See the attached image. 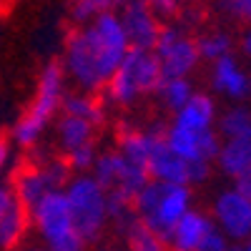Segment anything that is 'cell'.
Instances as JSON below:
<instances>
[{
    "label": "cell",
    "instance_id": "cell-1",
    "mask_svg": "<svg viewBox=\"0 0 251 251\" xmlns=\"http://www.w3.org/2000/svg\"><path fill=\"white\" fill-rule=\"evenodd\" d=\"M128 50L131 43L118 13L98 15L88 25L68 30L60 55L68 86L100 96Z\"/></svg>",
    "mask_w": 251,
    "mask_h": 251
},
{
    "label": "cell",
    "instance_id": "cell-8",
    "mask_svg": "<svg viewBox=\"0 0 251 251\" xmlns=\"http://www.w3.org/2000/svg\"><path fill=\"white\" fill-rule=\"evenodd\" d=\"M153 53L158 58L163 78H191L201 66L196 38L176 23L161 25Z\"/></svg>",
    "mask_w": 251,
    "mask_h": 251
},
{
    "label": "cell",
    "instance_id": "cell-20",
    "mask_svg": "<svg viewBox=\"0 0 251 251\" xmlns=\"http://www.w3.org/2000/svg\"><path fill=\"white\" fill-rule=\"evenodd\" d=\"M60 113L83 118V121L93 123L96 128H100L108 118V106L103 103V98L98 93H86V91H78V88H68V93L63 96Z\"/></svg>",
    "mask_w": 251,
    "mask_h": 251
},
{
    "label": "cell",
    "instance_id": "cell-6",
    "mask_svg": "<svg viewBox=\"0 0 251 251\" xmlns=\"http://www.w3.org/2000/svg\"><path fill=\"white\" fill-rule=\"evenodd\" d=\"M63 194H66L75 228L83 236V241L88 246L98 244L111 228L108 191L91 174H80V176H71V181L63 188Z\"/></svg>",
    "mask_w": 251,
    "mask_h": 251
},
{
    "label": "cell",
    "instance_id": "cell-10",
    "mask_svg": "<svg viewBox=\"0 0 251 251\" xmlns=\"http://www.w3.org/2000/svg\"><path fill=\"white\" fill-rule=\"evenodd\" d=\"M91 176L106 188V191H123L131 199H136V194L151 181L149 171H146L143 166L128 161L116 146L113 149H100V156L93 166Z\"/></svg>",
    "mask_w": 251,
    "mask_h": 251
},
{
    "label": "cell",
    "instance_id": "cell-15",
    "mask_svg": "<svg viewBox=\"0 0 251 251\" xmlns=\"http://www.w3.org/2000/svg\"><path fill=\"white\" fill-rule=\"evenodd\" d=\"M219 98L211 91H196L194 98L186 103V106L171 116V126L183 131H194V133H206V131H216L219 123Z\"/></svg>",
    "mask_w": 251,
    "mask_h": 251
},
{
    "label": "cell",
    "instance_id": "cell-37",
    "mask_svg": "<svg viewBox=\"0 0 251 251\" xmlns=\"http://www.w3.org/2000/svg\"><path fill=\"white\" fill-rule=\"evenodd\" d=\"M108 251H126V249H108Z\"/></svg>",
    "mask_w": 251,
    "mask_h": 251
},
{
    "label": "cell",
    "instance_id": "cell-16",
    "mask_svg": "<svg viewBox=\"0 0 251 251\" xmlns=\"http://www.w3.org/2000/svg\"><path fill=\"white\" fill-rule=\"evenodd\" d=\"M214 219L206 208L194 206L171 231L166 236V244H169V251H196L201 246V241L214 231Z\"/></svg>",
    "mask_w": 251,
    "mask_h": 251
},
{
    "label": "cell",
    "instance_id": "cell-36",
    "mask_svg": "<svg viewBox=\"0 0 251 251\" xmlns=\"http://www.w3.org/2000/svg\"><path fill=\"white\" fill-rule=\"evenodd\" d=\"M228 251H241V244H231V249Z\"/></svg>",
    "mask_w": 251,
    "mask_h": 251
},
{
    "label": "cell",
    "instance_id": "cell-17",
    "mask_svg": "<svg viewBox=\"0 0 251 251\" xmlns=\"http://www.w3.org/2000/svg\"><path fill=\"white\" fill-rule=\"evenodd\" d=\"M146 171H149L151 181L188 186V163L178 153L171 151V146L166 143V131L156 136L151 156H149V163H146Z\"/></svg>",
    "mask_w": 251,
    "mask_h": 251
},
{
    "label": "cell",
    "instance_id": "cell-18",
    "mask_svg": "<svg viewBox=\"0 0 251 251\" xmlns=\"http://www.w3.org/2000/svg\"><path fill=\"white\" fill-rule=\"evenodd\" d=\"M50 133H53V143H55L58 156H68L71 151L83 149V146H88V143H96V138H98V128L93 123L75 118V116H66V113H60L55 118Z\"/></svg>",
    "mask_w": 251,
    "mask_h": 251
},
{
    "label": "cell",
    "instance_id": "cell-33",
    "mask_svg": "<svg viewBox=\"0 0 251 251\" xmlns=\"http://www.w3.org/2000/svg\"><path fill=\"white\" fill-rule=\"evenodd\" d=\"M239 50L244 53V58L251 60V28H246V30L241 33V38H239Z\"/></svg>",
    "mask_w": 251,
    "mask_h": 251
},
{
    "label": "cell",
    "instance_id": "cell-13",
    "mask_svg": "<svg viewBox=\"0 0 251 251\" xmlns=\"http://www.w3.org/2000/svg\"><path fill=\"white\" fill-rule=\"evenodd\" d=\"M166 143L171 146V151L178 153L186 163H214L221 151V136L219 131H206V133H194L183 131L176 126L166 123Z\"/></svg>",
    "mask_w": 251,
    "mask_h": 251
},
{
    "label": "cell",
    "instance_id": "cell-38",
    "mask_svg": "<svg viewBox=\"0 0 251 251\" xmlns=\"http://www.w3.org/2000/svg\"><path fill=\"white\" fill-rule=\"evenodd\" d=\"M10 3H18V0H10Z\"/></svg>",
    "mask_w": 251,
    "mask_h": 251
},
{
    "label": "cell",
    "instance_id": "cell-30",
    "mask_svg": "<svg viewBox=\"0 0 251 251\" xmlns=\"http://www.w3.org/2000/svg\"><path fill=\"white\" fill-rule=\"evenodd\" d=\"M15 146L10 141L8 133H0V181H5L3 176H8V171H15Z\"/></svg>",
    "mask_w": 251,
    "mask_h": 251
},
{
    "label": "cell",
    "instance_id": "cell-39",
    "mask_svg": "<svg viewBox=\"0 0 251 251\" xmlns=\"http://www.w3.org/2000/svg\"><path fill=\"white\" fill-rule=\"evenodd\" d=\"M40 251H46V249H40Z\"/></svg>",
    "mask_w": 251,
    "mask_h": 251
},
{
    "label": "cell",
    "instance_id": "cell-22",
    "mask_svg": "<svg viewBox=\"0 0 251 251\" xmlns=\"http://www.w3.org/2000/svg\"><path fill=\"white\" fill-rule=\"evenodd\" d=\"M196 46H199V55H201V63H216L226 55H234V48H236V40L228 30H221V28H214V30H203L199 38H196Z\"/></svg>",
    "mask_w": 251,
    "mask_h": 251
},
{
    "label": "cell",
    "instance_id": "cell-5",
    "mask_svg": "<svg viewBox=\"0 0 251 251\" xmlns=\"http://www.w3.org/2000/svg\"><path fill=\"white\" fill-rule=\"evenodd\" d=\"M30 231L46 251H88V244L78 234L71 206L63 191H53L30 211Z\"/></svg>",
    "mask_w": 251,
    "mask_h": 251
},
{
    "label": "cell",
    "instance_id": "cell-35",
    "mask_svg": "<svg viewBox=\"0 0 251 251\" xmlns=\"http://www.w3.org/2000/svg\"><path fill=\"white\" fill-rule=\"evenodd\" d=\"M20 251H40V246H23Z\"/></svg>",
    "mask_w": 251,
    "mask_h": 251
},
{
    "label": "cell",
    "instance_id": "cell-31",
    "mask_svg": "<svg viewBox=\"0 0 251 251\" xmlns=\"http://www.w3.org/2000/svg\"><path fill=\"white\" fill-rule=\"evenodd\" d=\"M228 249H231V241H228L219 228H214V231L201 241V246L196 251H228Z\"/></svg>",
    "mask_w": 251,
    "mask_h": 251
},
{
    "label": "cell",
    "instance_id": "cell-29",
    "mask_svg": "<svg viewBox=\"0 0 251 251\" xmlns=\"http://www.w3.org/2000/svg\"><path fill=\"white\" fill-rule=\"evenodd\" d=\"M149 8L161 25L176 23L183 13V0H149Z\"/></svg>",
    "mask_w": 251,
    "mask_h": 251
},
{
    "label": "cell",
    "instance_id": "cell-34",
    "mask_svg": "<svg viewBox=\"0 0 251 251\" xmlns=\"http://www.w3.org/2000/svg\"><path fill=\"white\" fill-rule=\"evenodd\" d=\"M241 251H251V239H249V241H244V244H241Z\"/></svg>",
    "mask_w": 251,
    "mask_h": 251
},
{
    "label": "cell",
    "instance_id": "cell-12",
    "mask_svg": "<svg viewBox=\"0 0 251 251\" xmlns=\"http://www.w3.org/2000/svg\"><path fill=\"white\" fill-rule=\"evenodd\" d=\"M28 234V208L18 201L10 181H0V251H20L25 246Z\"/></svg>",
    "mask_w": 251,
    "mask_h": 251
},
{
    "label": "cell",
    "instance_id": "cell-2",
    "mask_svg": "<svg viewBox=\"0 0 251 251\" xmlns=\"http://www.w3.org/2000/svg\"><path fill=\"white\" fill-rule=\"evenodd\" d=\"M68 93V78L63 71L60 60H48L38 73L35 93L25 111L20 113V118L13 123L10 128V141L15 149L35 153L40 149V143L46 141L48 131L53 128L55 118L60 116L63 96Z\"/></svg>",
    "mask_w": 251,
    "mask_h": 251
},
{
    "label": "cell",
    "instance_id": "cell-24",
    "mask_svg": "<svg viewBox=\"0 0 251 251\" xmlns=\"http://www.w3.org/2000/svg\"><path fill=\"white\" fill-rule=\"evenodd\" d=\"M126 0H68V18L75 28L88 25L91 20L106 13H121Z\"/></svg>",
    "mask_w": 251,
    "mask_h": 251
},
{
    "label": "cell",
    "instance_id": "cell-14",
    "mask_svg": "<svg viewBox=\"0 0 251 251\" xmlns=\"http://www.w3.org/2000/svg\"><path fill=\"white\" fill-rule=\"evenodd\" d=\"M123 30L128 35L131 48H146L153 50L158 33H161V23L156 20V15L149 8V0H126V5L118 13Z\"/></svg>",
    "mask_w": 251,
    "mask_h": 251
},
{
    "label": "cell",
    "instance_id": "cell-28",
    "mask_svg": "<svg viewBox=\"0 0 251 251\" xmlns=\"http://www.w3.org/2000/svg\"><path fill=\"white\" fill-rule=\"evenodd\" d=\"M216 8L234 23L251 28V0H216Z\"/></svg>",
    "mask_w": 251,
    "mask_h": 251
},
{
    "label": "cell",
    "instance_id": "cell-19",
    "mask_svg": "<svg viewBox=\"0 0 251 251\" xmlns=\"http://www.w3.org/2000/svg\"><path fill=\"white\" fill-rule=\"evenodd\" d=\"M216 169L228 181H236L239 176L251 171V133L221 141V151L216 158Z\"/></svg>",
    "mask_w": 251,
    "mask_h": 251
},
{
    "label": "cell",
    "instance_id": "cell-27",
    "mask_svg": "<svg viewBox=\"0 0 251 251\" xmlns=\"http://www.w3.org/2000/svg\"><path fill=\"white\" fill-rule=\"evenodd\" d=\"M98 156H100L98 143H88V146H83V149H75L68 156H63V161H66V166L71 169L73 176H80V174H91L93 171Z\"/></svg>",
    "mask_w": 251,
    "mask_h": 251
},
{
    "label": "cell",
    "instance_id": "cell-26",
    "mask_svg": "<svg viewBox=\"0 0 251 251\" xmlns=\"http://www.w3.org/2000/svg\"><path fill=\"white\" fill-rule=\"evenodd\" d=\"M108 221L111 228H116L118 234H123L133 221H136V208L133 199L123 191H108Z\"/></svg>",
    "mask_w": 251,
    "mask_h": 251
},
{
    "label": "cell",
    "instance_id": "cell-25",
    "mask_svg": "<svg viewBox=\"0 0 251 251\" xmlns=\"http://www.w3.org/2000/svg\"><path fill=\"white\" fill-rule=\"evenodd\" d=\"M123 239V249L126 251H169L166 239L156 231H151L149 226H143L138 219L121 234Z\"/></svg>",
    "mask_w": 251,
    "mask_h": 251
},
{
    "label": "cell",
    "instance_id": "cell-4",
    "mask_svg": "<svg viewBox=\"0 0 251 251\" xmlns=\"http://www.w3.org/2000/svg\"><path fill=\"white\" fill-rule=\"evenodd\" d=\"M196 206V194L183 183H158L149 181L133 199L136 219L151 231L169 236L171 228Z\"/></svg>",
    "mask_w": 251,
    "mask_h": 251
},
{
    "label": "cell",
    "instance_id": "cell-32",
    "mask_svg": "<svg viewBox=\"0 0 251 251\" xmlns=\"http://www.w3.org/2000/svg\"><path fill=\"white\" fill-rule=\"evenodd\" d=\"M231 183H234V186L239 188V191L251 201V171H249V174H244V176H239V178H236V181H231Z\"/></svg>",
    "mask_w": 251,
    "mask_h": 251
},
{
    "label": "cell",
    "instance_id": "cell-21",
    "mask_svg": "<svg viewBox=\"0 0 251 251\" xmlns=\"http://www.w3.org/2000/svg\"><path fill=\"white\" fill-rule=\"evenodd\" d=\"M196 91H199V88L194 86L191 78H163L161 86H158L156 93H153V98H156L158 108H161L163 113L174 116V113H178L186 103L194 98Z\"/></svg>",
    "mask_w": 251,
    "mask_h": 251
},
{
    "label": "cell",
    "instance_id": "cell-11",
    "mask_svg": "<svg viewBox=\"0 0 251 251\" xmlns=\"http://www.w3.org/2000/svg\"><path fill=\"white\" fill-rule=\"evenodd\" d=\"M208 88L216 98L228 103H246L251 98V71L239 55H226L208 66Z\"/></svg>",
    "mask_w": 251,
    "mask_h": 251
},
{
    "label": "cell",
    "instance_id": "cell-9",
    "mask_svg": "<svg viewBox=\"0 0 251 251\" xmlns=\"http://www.w3.org/2000/svg\"><path fill=\"white\" fill-rule=\"evenodd\" d=\"M208 214L214 219V226L231 244H244L251 239V201L234 183L214 194Z\"/></svg>",
    "mask_w": 251,
    "mask_h": 251
},
{
    "label": "cell",
    "instance_id": "cell-3",
    "mask_svg": "<svg viewBox=\"0 0 251 251\" xmlns=\"http://www.w3.org/2000/svg\"><path fill=\"white\" fill-rule=\"evenodd\" d=\"M161 80L163 73L156 53L146 48H131L118 66V71L113 73V78L108 80V86L103 88L100 98L111 108L128 111L138 106L143 98L153 96L156 88L161 86Z\"/></svg>",
    "mask_w": 251,
    "mask_h": 251
},
{
    "label": "cell",
    "instance_id": "cell-23",
    "mask_svg": "<svg viewBox=\"0 0 251 251\" xmlns=\"http://www.w3.org/2000/svg\"><path fill=\"white\" fill-rule=\"evenodd\" d=\"M216 131H219L221 141L251 133V106L249 103H228L219 113Z\"/></svg>",
    "mask_w": 251,
    "mask_h": 251
},
{
    "label": "cell",
    "instance_id": "cell-7",
    "mask_svg": "<svg viewBox=\"0 0 251 251\" xmlns=\"http://www.w3.org/2000/svg\"><path fill=\"white\" fill-rule=\"evenodd\" d=\"M71 176L73 174L63 161V156H40L15 166L10 183L18 201L30 211L35 203H40L53 191H63Z\"/></svg>",
    "mask_w": 251,
    "mask_h": 251
}]
</instances>
